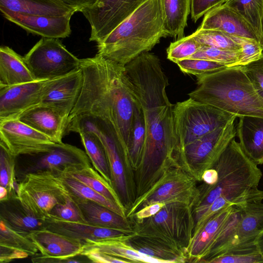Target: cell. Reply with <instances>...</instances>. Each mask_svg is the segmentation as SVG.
<instances>
[{"instance_id": "obj_1", "label": "cell", "mask_w": 263, "mask_h": 263, "mask_svg": "<svg viewBox=\"0 0 263 263\" xmlns=\"http://www.w3.org/2000/svg\"><path fill=\"white\" fill-rule=\"evenodd\" d=\"M135 94L142 110L146 129L143 154L139 164L142 181L159 166L176 165L180 160L175 134L173 106L166 93L168 84L160 61L144 52L125 65Z\"/></svg>"}, {"instance_id": "obj_2", "label": "cell", "mask_w": 263, "mask_h": 263, "mask_svg": "<svg viewBox=\"0 0 263 263\" xmlns=\"http://www.w3.org/2000/svg\"><path fill=\"white\" fill-rule=\"evenodd\" d=\"M81 91L68 119L81 115L100 118L114 127L128 162V148L137 98L125 66L97 53L80 59Z\"/></svg>"}, {"instance_id": "obj_3", "label": "cell", "mask_w": 263, "mask_h": 263, "mask_svg": "<svg viewBox=\"0 0 263 263\" xmlns=\"http://www.w3.org/2000/svg\"><path fill=\"white\" fill-rule=\"evenodd\" d=\"M212 166L217 172V180L213 185L205 184L199 191L197 204L194 209L195 222L219 197L234 205L263 200V191L258 189L261 171L245 153L235 138Z\"/></svg>"}, {"instance_id": "obj_4", "label": "cell", "mask_w": 263, "mask_h": 263, "mask_svg": "<svg viewBox=\"0 0 263 263\" xmlns=\"http://www.w3.org/2000/svg\"><path fill=\"white\" fill-rule=\"evenodd\" d=\"M166 37L160 0H147L101 42L97 53L123 66Z\"/></svg>"}, {"instance_id": "obj_5", "label": "cell", "mask_w": 263, "mask_h": 263, "mask_svg": "<svg viewBox=\"0 0 263 263\" xmlns=\"http://www.w3.org/2000/svg\"><path fill=\"white\" fill-rule=\"evenodd\" d=\"M196 88L188 94L199 102L236 115L263 118V97L241 66L196 76Z\"/></svg>"}, {"instance_id": "obj_6", "label": "cell", "mask_w": 263, "mask_h": 263, "mask_svg": "<svg viewBox=\"0 0 263 263\" xmlns=\"http://www.w3.org/2000/svg\"><path fill=\"white\" fill-rule=\"evenodd\" d=\"M137 236L158 240L184 254L193 236L195 222L191 206L179 202L164 204L155 215L141 220Z\"/></svg>"}, {"instance_id": "obj_7", "label": "cell", "mask_w": 263, "mask_h": 263, "mask_svg": "<svg viewBox=\"0 0 263 263\" xmlns=\"http://www.w3.org/2000/svg\"><path fill=\"white\" fill-rule=\"evenodd\" d=\"M190 98L173 106L174 125L178 149L225 125L234 116Z\"/></svg>"}, {"instance_id": "obj_8", "label": "cell", "mask_w": 263, "mask_h": 263, "mask_svg": "<svg viewBox=\"0 0 263 263\" xmlns=\"http://www.w3.org/2000/svg\"><path fill=\"white\" fill-rule=\"evenodd\" d=\"M18 196L34 216L44 218L58 204L71 196L58 174L45 171L29 173L18 182Z\"/></svg>"}, {"instance_id": "obj_9", "label": "cell", "mask_w": 263, "mask_h": 263, "mask_svg": "<svg viewBox=\"0 0 263 263\" xmlns=\"http://www.w3.org/2000/svg\"><path fill=\"white\" fill-rule=\"evenodd\" d=\"M24 58L35 80L52 79L80 68V59L57 38L42 37Z\"/></svg>"}, {"instance_id": "obj_10", "label": "cell", "mask_w": 263, "mask_h": 263, "mask_svg": "<svg viewBox=\"0 0 263 263\" xmlns=\"http://www.w3.org/2000/svg\"><path fill=\"white\" fill-rule=\"evenodd\" d=\"M17 157L15 176L18 182L29 173L49 171L58 174L69 168L89 166L91 161L86 152L67 143H57L49 151Z\"/></svg>"}, {"instance_id": "obj_11", "label": "cell", "mask_w": 263, "mask_h": 263, "mask_svg": "<svg viewBox=\"0 0 263 263\" xmlns=\"http://www.w3.org/2000/svg\"><path fill=\"white\" fill-rule=\"evenodd\" d=\"M235 115L225 125L196 139L185 146L180 161L186 166H197V179L210 168L236 136Z\"/></svg>"}, {"instance_id": "obj_12", "label": "cell", "mask_w": 263, "mask_h": 263, "mask_svg": "<svg viewBox=\"0 0 263 263\" xmlns=\"http://www.w3.org/2000/svg\"><path fill=\"white\" fill-rule=\"evenodd\" d=\"M199 190L195 189L193 177L180 170L171 171L162 177L135 202L127 216L137 209L156 202H179L191 206L197 201Z\"/></svg>"}, {"instance_id": "obj_13", "label": "cell", "mask_w": 263, "mask_h": 263, "mask_svg": "<svg viewBox=\"0 0 263 263\" xmlns=\"http://www.w3.org/2000/svg\"><path fill=\"white\" fill-rule=\"evenodd\" d=\"M147 0H98L81 12L90 26L89 41L98 43Z\"/></svg>"}, {"instance_id": "obj_14", "label": "cell", "mask_w": 263, "mask_h": 263, "mask_svg": "<svg viewBox=\"0 0 263 263\" xmlns=\"http://www.w3.org/2000/svg\"><path fill=\"white\" fill-rule=\"evenodd\" d=\"M0 144L17 157L47 152L57 143L17 118H13L0 120Z\"/></svg>"}, {"instance_id": "obj_15", "label": "cell", "mask_w": 263, "mask_h": 263, "mask_svg": "<svg viewBox=\"0 0 263 263\" xmlns=\"http://www.w3.org/2000/svg\"><path fill=\"white\" fill-rule=\"evenodd\" d=\"M51 79L35 80L10 86H0V120L17 118L40 104Z\"/></svg>"}, {"instance_id": "obj_16", "label": "cell", "mask_w": 263, "mask_h": 263, "mask_svg": "<svg viewBox=\"0 0 263 263\" xmlns=\"http://www.w3.org/2000/svg\"><path fill=\"white\" fill-rule=\"evenodd\" d=\"M82 84L83 74L80 68L52 79L39 104L53 107L68 118L80 96Z\"/></svg>"}, {"instance_id": "obj_17", "label": "cell", "mask_w": 263, "mask_h": 263, "mask_svg": "<svg viewBox=\"0 0 263 263\" xmlns=\"http://www.w3.org/2000/svg\"><path fill=\"white\" fill-rule=\"evenodd\" d=\"M5 18L26 31L42 37L66 38L71 34L70 20L72 15L46 16L31 15L13 12L0 8Z\"/></svg>"}, {"instance_id": "obj_18", "label": "cell", "mask_w": 263, "mask_h": 263, "mask_svg": "<svg viewBox=\"0 0 263 263\" xmlns=\"http://www.w3.org/2000/svg\"><path fill=\"white\" fill-rule=\"evenodd\" d=\"M45 228L68 237L80 240H98L136 235V231L100 227L84 221L65 220L48 214L44 218Z\"/></svg>"}, {"instance_id": "obj_19", "label": "cell", "mask_w": 263, "mask_h": 263, "mask_svg": "<svg viewBox=\"0 0 263 263\" xmlns=\"http://www.w3.org/2000/svg\"><path fill=\"white\" fill-rule=\"evenodd\" d=\"M57 143H62L67 134L68 118L49 106L39 104L22 112L17 118Z\"/></svg>"}, {"instance_id": "obj_20", "label": "cell", "mask_w": 263, "mask_h": 263, "mask_svg": "<svg viewBox=\"0 0 263 263\" xmlns=\"http://www.w3.org/2000/svg\"><path fill=\"white\" fill-rule=\"evenodd\" d=\"M27 236L37 247L40 255L62 259L80 255L84 242L46 228L33 231Z\"/></svg>"}, {"instance_id": "obj_21", "label": "cell", "mask_w": 263, "mask_h": 263, "mask_svg": "<svg viewBox=\"0 0 263 263\" xmlns=\"http://www.w3.org/2000/svg\"><path fill=\"white\" fill-rule=\"evenodd\" d=\"M199 28L218 30L233 36L255 40L260 43L252 27L234 11L223 4L207 12Z\"/></svg>"}, {"instance_id": "obj_22", "label": "cell", "mask_w": 263, "mask_h": 263, "mask_svg": "<svg viewBox=\"0 0 263 263\" xmlns=\"http://www.w3.org/2000/svg\"><path fill=\"white\" fill-rule=\"evenodd\" d=\"M234 208L227 206L215 213L195 234L186 248V254L193 261L199 262L227 222Z\"/></svg>"}, {"instance_id": "obj_23", "label": "cell", "mask_w": 263, "mask_h": 263, "mask_svg": "<svg viewBox=\"0 0 263 263\" xmlns=\"http://www.w3.org/2000/svg\"><path fill=\"white\" fill-rule=\"evenodd\" d=\"M0 219L11 228L25 235L45 228L44 218L36 217L28 211L18 196L0 200Z\"/></svg>"}, {"instance_id": "obj_24", "label": "cell", "mask_w": 263, "mask_h": 263, "mask_svg": "<svg viewBox=\"0 0 263 263\" xmlns=\"http://www.w3.org/2000/svg\"><path fill=\"white\" fill-rule=\"evenodd\" d=\"M238 119L236 136L242 149L254 163L263 164V118L242 116Z\"/></svg>"}, {"instance_id": "obj_25", "label": "cell", "mask_w": 263, "mask_h": 263, "mask_svg": "<svg viewBox=\"0 0 263 263\" xmlns=\"http://www.w3.org/2000/svg\"><path fill=\"white\" fill-rule=\"evenodd\" d=\"M135 236L98 240L87 239L84 241L82 252L88 251L100 252L114 257L126 259L131 262H169L166 260L152 257L141 253L129 245L126 240Z\"/></svg>"}, {"instance_id": "obj_26", "label": "cell", "mask_w": 263, "mask_h": 263, "mask_svg": "<svg viewBox=\"0 0 263 263\" xmlns=\"http://www.w3.org/2000/svg\"><path fill=\"white\" fill-rule=\"evenodd\" d=\"M71 196L85 222L100 227L132 230L126 218L96 202Z\"/></svg>"}, {"instance_id": "obj_27", "label": "cell", "mask_w": 263, "mask_h": 263, "mask_svg": "<svg viewBox=\"0 0 263 263\" xmlns=\"http://www.w3.org/2000/svg\"><path fill=\"white\" fill-rule=\"evenodd\" d=\"M0 8L24 14L52 17L72 16L76 12L60 0H0Z\"/></svg>"}, {"instance_id": "obj_28", "label": "cell", "mask_w": 263, "mask_h": 263, "mask_svg": "<svg viewBox=\"0 0 263 263\" xmlns=\"http://www.w3.org/2000/svg\"><path fill=\"white\" fill-rule=\"evenodd\" d=\"M237 205L241 211V218L232 242L227 249L239 243L255 240L263 231L262 201H247Z\"/></svg>"}, {"instance_id": "obj_29", "label": "cell", "mask_w": 263, "mask_h": 263, "mask_svg": "<svg viewBox=\"0 0 263 263\" xmlns=\"http://www.w3.org/2000/svg\"><path fill=\"white\" fill-rule=\"evenodd\" d=\"M35 80L24 57L8 46L0 48V86H10Z\"/></svg>"}, {"instance_id": "obj_30", "label": "cell", "mask_w": 263, "mask_h": 263, "mask_svg": "<svg viewBox=\"0 0 263 263\" xmlns=\"http://www.w3.org/2000/svg\"><path fill=\"white\" fill-rule=\"evenodd\" d=\"M166 36H184L187 17L191 11V0H160Z\"/></svg>"}, {"instance_id": "obj_31", "label": "cell", "mask_w": 263, "mask_h": 263, "mask_svg": "<svg viewBox=\"0 0 263 263\" xmlns=\"http://www.w3.org/2000/svg\"><path fill=\"white\" fill-rule=\"evenodd\" d=\"M63 172L125 209L113 186L91 166L69 168Z\"/></svg>"}, {"instance_id": "obj_32", "label": "cell", "mask_w": 263, "mask_h": 263, "mask_svg": "<svg viewBox=\"0 0 263 263\" xmlns=\"http://www.w3.org/2000/svg\"><path fill=\"white\" fill-rule=\"evenodd\" d=\"M76 133L79 134L85 152L95 169L112 185L107 155L100 139L88 130L80 129Z\"/></svg>"}, {"instance_id": "obj_33", "label": "cell", "mask_w": 263, "mask_h": 263, "mask_svg": "<svg viewBox=\"0 0 263 263\" xmlns=\"http://www.w3.org/2000/svg\"><path fill=\"white\" fill-rule=\"evenodd\" d=\"M58 175L71 194L96 202L126 218L125 209L122 208L91 187L62 172Z\"/></svg>"}, {"instance_id": "obj_34", "label": "cell", "mask_w": 263, "mask_h": 263, "mask_svg": "<svg viewBox=\"0 0 263 263\" xmlns=\"http://www.w3.org/2000/svg\"><path fill=\"white\" fill-rule=\"evenodd\" d=\"M145 138L146 129L143 112L137 98L128 148V163L133 166L138 167L144 149Z\"/></svg>"}, {"instance_id": "obj_35", "label": "cell", "mask_w": 263, "mask_h": 263, "mask_svg": "<svg viewBox=\"0 0 263 263\" xmlns=\"http://www.w3.org/2000/svg\"><path fill=\"white\" fill-rule=\"evenodd\" d=\"M223 5L234 11L252 27L261 44L263 0H228Z\"/></svg>"}, {"instance_id": "obj_36", "label": "cell", "mask_w": 263, "mask_h": 263, "mask_svg": "<svg viewBox=\"0 0 263 263\" xmlns=\"http://www.w3.org/2000/svg\"><path fill=\"white\" fill-rule=\"evenodd\" d=\"M208 262L259 263L263 262V259L253 240L232 246Z\"/></svg>"}, {"instance_id": "obj_37", "label": "cell", "mask_w": 263, "mask_h": 263, "mask_svg": "<svg viewBox=\"0 0 263 263\" xmlns=\"http://www.w3.org/2000/svg\"><path fill=\"white\" fill-rule=\"evenodd\" d=\"M202 46H208L224 50L239 51L241 47L235 36L215 29H198L192 34Z\"/></svg>"}, {"instance_id": "obj_38", "label": "cell", "mask_w": 263, "mask_h": 263, "mask_svg": "<svg viewBox=\"0 0 263 263\" xmlns=\"http://www.w3.org/2000/svg\"><path fill=\"white\" fill-rule=\"evenodd\" d=\"M16 159V157L0 144V185L7 189L9 197L18 196V183L15 176Z\"/></svg>"}, {"instance_id": "obj_39", "label": "cell", "mask_w": 263, "mask_h": 263, "mask_svg": "<svg viewBox=\"0 0 263 263\" xmlns=\"http://www.w3.org/2000/svg\"><path fill=\"white\" fill-rule=\"evenodd\" d=\"M0 245L25 251L31 257L39 252L37 247L27 235L13 230L1 219Z\"/></svg>"}, {"instance_id": "obj_40", "label": "cell", "mask_w": 263, "mask_h": 263, "mask_svg": "<svg viewBox=\"0 0 263 263\" xmlns=\"http://www.w3.org/2000/svg\"><path fill=\"white\" fill-rule=\"evenodd\" d=\"M202 46L192 34L183 36L170 44L166 50L167 59L175 63L180 60L189 59Z\"/></svg>"}, {"instance_id": "obj_41", "label": "cell", "mask_w": 263, "mask_h": 263, "mask_svg": "<svg viewBox=\"0 0 263 263\" xmlns=\"http://www.w3.org/2000/svg\"><path fill=\"white\" fill-rule=\"evenodd\" d=\"M241 51H231L208 46H202L197 52L189 59H204L218 62L227 67H232L237 65L240 58Z\"/></svg>"}, {"instance_id": "obj_42", "label": "cell", "mask_w": 263, "mask_h": 263, "mask_svg": "<svg viewBox=\"0 0 263 263\" xmlns=\"http://www.w3.org/2000/svg\"><path fill=\"white\" fill-rule=\"evenodd\" d=\"M176 64L183 73L196 77L227 67L222 64L201 59H186L180 60Z\"/></svg>"}, {"instance_id": "obj_43", "label": "cell", "mask_w": 263, "mask_h": 263, "mask_svg": "<svg viewBox=\"0 0 263 263\" xmlns=\"http://www.w3.org/2000/svg\"><path fill=\"white\" fill-rule=\"evenodd\" d=\"M236 39L241 47L240 58L236 66L247 65L263 55V47L259 41L239 37Z\"/></svg>"}, {"instance_id": "obj_44", "label": "cell", "mask_w": 263, "mask_h": 263, "mask_svg": "<svg viewBox=\"0 0 263 263\" xmlns=\"http://www.w3.org/2000/svg\"><path fill=\"white\" fill-rule=\"evenodd\" d=\"M49 214L65 220L85 222L71 196L65 202L57 204Z\"/></svg>"}, {"instance_id": "obj_45", "label": "cell", "mask_w": 263, "mask_h": 263, "mask_svg": "<svg viewBox=\"0 0 263 263\" xmlns=\"http://www.w3.org/2000/svg\"><path fill=\"white\" fill-rule=\"evenodd\" d=\"M228 0H191V14L192 20H197L211 10L221 6Z\"/></svg>"}, {"instance_id": "obj_46", "label": "cell", "mask_w": 263, "mask_h": 263, "mask_svg": "<svg viewBox=\"0 0 263 263\" xmlns=\"http://www.w3.org/2000/svg\"><path fill=\"white\" fill-rule=\"evenodd\" d=\"M241 67L257 89L263 91V55L258 60Z\"/></svg>"}, {"instance_id": "obj_47", "label": "cell", "mask_w": 263, "mask_h": 263, "mask_svg": "<svg viewBox=\"0 0 263 263\" xmlns=\"http://www.w3.org/2000/svg\"><path fill=\"white\" fill-rule=\"evenodd\" d=\"M82 256H85L90 261L97 263H118V262H130L128 260H125L117 257H114L104 253L88 251H83L81 253Z\"/></svg>"}, {"instance_id": "obj_48", "label": "cell", "mask_w": 263, "mask_h": 263, "mask_svg": "<svg viewBox=\"0 0 263 263\" xmlns=\"http://www.w3.org/2000/svg\"><path fill=\"white\" fill-rule=\"evenodd\" d=\"M29 255L26 252L0 245V262L7 263L16 259L26 258Z\"/></svg>"}, {"instance_id": "obj_49", "label": "cell", "mask_w": 263, "mask_h": 263, "mask_svg": "<svg viewBox=\"0 0 263 263\" xmlns=\"http://www.w3.org/2000/svg\"><path fill=\"white\" fill-rule=\"evenodd\" d=\"M165 204L164 202H156L147 205L138 211L135 214V216L140 220L148 218L157 213Z\"/></svg>"}, {"instance_id": "obj_50", "label": "cell", "mask_w": 263, "mask_h": 263, "mask_svg": "<svg viewBox=\"0 0 263 263\" xmlns=\"http://www.w3.org/2000/svg\"><path fill=\"white\" fill-rule=\"evenodd\" d=\"M66 5L74 9L76 12H81L82 10L95 5L98 0H60Z\"/></svg>"}, {"instance_id": "obj_51", "label": "cell", "mask_w": 263, "mask_h": 263, "mask_svg": "<svg viewBox=\"0 0 263 263\" xmlns=\"http://www.w3.org/2000/svg\"><path fill=\"white\" fill-rule=\"evenodd\" d=\"M32 262L34 263H76L81 262V261L74 259V258L67 259H62L60 258L44 257L37 254L32 256L31 258Z\"/></svg>"}, {"instance_id": "obj_52", "label": "cell", "mask_w": 263, "mask_h": 263, "mask_svg": "<svg viewBox=\"0 0 263 263\" xmlns=\"http://www.w3.org/2000/svg\"><path fill=\"white\" fill-rule=\"evenodd\" d=\"M218 174L215 168L211 167L205 170L201 176V179L207 185L215 184L217 180Z\"/></svg>"}, {"instance_id": "obj_53", "label": "cell", "mask_w": 263, "mask_h": 263, "mask_svg": "<svg viewBox=\"0 0 263 263\" xmlns=\"http://www.w3.org/2000/svg\"><path fill=\"white\" fill-rule=\"evenodd\" d=\"M255 242L257 248L263 259V231L256 237Z\"/></svg>"}, {"instance_id": "obj_54", "label": "cell", "mask_w": 263, "mask_h": 263, "mask_svg": "<svg viewBox=\"0 0 263 263\" xmlns=\"http://www.w3.org/2000/svg\"><path fill=\"white\" fill-rule=\"evenodd\" d=\"M9 197V192L7 188L0 185V200L7 199Z\"/></svg>"}, {"instance_id": "obj_55", "label": "cell", "mask_w": 263, "mask_h": 263, "mask_svg": "<svg viewBox=\"0 0 263 263\" xmlns=\"http://www.w3.org/2000/svg\"><path fill=\"white\" fill-rule=\"evenodd\" d=\"M261 45L263 47V16L261 21Z\"/></svg>"}, {"instance_id": "obj_56", "label": "cell", "mask_w": 263, "mask_h": 263, "mask_svg": "<svg viewBox=\"0 0 263 263\" xmlns=\"http://www.w3.org/2000/svg\"><path fill=\"white\" fill-rule=\"evenodd\" d=\"M259 93L263 97V91L258 90Z\"/></svg>"}]
</instances>
